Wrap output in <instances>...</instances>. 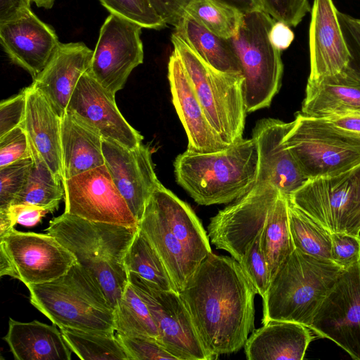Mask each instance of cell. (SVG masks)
I'll list each match as a JSON object with an SVG mask.
<instances>
[{
  "label": "cell",
  "instance_id": "cell-1",
  "mask_svg": "<svg viewBox=\"0 0 360 360\" xmlns=\"http://www.w3.org/2000/svg\"><path fill=\"white\" fill-rule=\"evenodd\" d=\"M179 294L202 344L216 359L244 347L254 330L257 291L236 259L210 253Z\"/></svg>",
  "mask_w": 360,
  "mask_h": 360
},
{
  "label": "cell",
  "instance_id": "cell-2",
  "mask_svg": "<svg viewBox=\"0 0 360 360\" xmlns=\"http://www.w3.org/2000/svg\"><path fill=\"white\" fill-rule=\"evenodd\" d=\"M138 227L90 221L64 212L50 221L46 231L94 276L115 308L129 283L124 257Z\"/></svg>",
  "mask_w": 360,
  "mask_h": 360
},
{
  "label": "cell",
  "instance_id": "cell-3",
  "mask_svg": "<svg viewBox=\"0 0 360 360\" xmlns=\"http://www.w3.org/2000/svg\"><path fill=\"white\" fill-rule=\"evenodd\" d=\"M174 167L176 182L195 202L226 204L243 196L256 184L258 147L252 138L214 153L186 150L176 158Z\"/></svg>",
  "mask_w": 360,
  "mask_h": 360
},
{
  "label": "cell",
  "instance_id": "cell-4",
  "mask_svg": "<svg viewBox=\"0 0 360 360\" xmlns=\"http://www.w3.org/2000/svg\"><path fill=\"white\" fill-rule=\"evenodd\" d=\"M343 269L330 259L294 249L278 269L263 300L262 324L293 321L310 328Z\"/></svg>",
  "mask_w": 360,
  "mask_h": 360
},
{
  "label": "cell",
  "instance_id": "cell-5",
  "mask_svg": "<svg viewBox=\"0 0 360 360\" xmlns=\"http://www.w3.org/2000/svg\"><path fill=\"white\" fill-rule=\"evenodd\" d=\"M27 288L30 303L59 328L115 333L113 307L78 262L53 281Z\"/></svg>",
  "mask_w": 360,
  "mask_h": 360
},
{
  "label": "cell",
  "instance_id": "cell-6",
  "mask_svg": "<svg viewBox=\"0 0 360 360\" xmlns=\"http://www.w3.org/2000/svg\"><path fill=\"white\" fill-rule=\"evenodd\" d=\"M171 40L210 124L227 146L240 141L247 112L243 75L210 66L174 33Z\"/></svg>",
  "mask_w": 360,
  "mask_h": 360
},
{
  "label": "cell",
  "instance_id": "cell-7",
  "mask_svg": "<svg viewBox=\"0 0 360 360\" xmlns=\"http://www.w3.org/2000/svg\"><path fill=\"white\" fill-rule=\"evenodd\" d=\"M275 22L264 10L245 13L237 33L229 39L244 79L247 112L269 107L281 86L283 65L281 51L269 38Z\"/></svg>",
  "mask_w": 360,
  "mask_h": 360
},
{
  "label": "cell",
  "instance_id": "cell-8",
  "mask_svg": "<svg viewBox=\"0 0 360 360\" xmlns=\"http://www.w3.org/2000/svg\"><path fill=\"white\" fill-rule=\"evenodd\" d=\"M284 143L308 179L339 174L360 165V135L322 118L297 112Z\"/></svg>",
  "mask_w": 360,
  "mask_h": 360
},
{
  "label": "cell",
  "instance_id": "cell-9",
  "mask_svg": "<svg viewBox=\"0 0 360 360\" xmlns=\"http://www.w3.org/2000/svg\"><path fill=\"white\" fill-rule=\"evenodd\" d=\"M77 262L75 256L48 233L13 228L0 237V276L18 279L26 286L53 281Z\"/></svg>",
  "mask_w": 360,
  "mask_h": 360
},
{
  "label": "cell",
  "instance_id": "cell-10",
  "mask_svg": "<svg viewBox=\"0 0 360 360\" xmlns=\"http://www.w3.org/2000/svg\"><path fill=\"white\" fill-rule=\"evenodd\" d=\"M280 193L269 184H256L248 193L211 218L207 226L210 242L240 262L262 233Z\"/></svg>",
  "mask_w": 360,
  "mask_h": 360
},
{
  "label": "cell",
  "instance_id": "cell-11",
  "mask_svg": "<svg viewBox=\"0 0 360 360\" xmlns=\"http://www.w3.org/2000/svg\"><path fill=\"white\" fill-rule=\"evenodd\" d=\"M129 281L148 306L158 341L176 360H214L202 344L179 292L164 291L128 272Z\"/></svg>",
  "mask_w": 360,
  "mask_h": 360
},
{
  "label": "cell",
  "instance_id": "cell-12",
  "mask_svg": "<svg viewBox=\"0 0 360 360\" xmlns=\"http://www.w3.org/2000/svg\"><path fill=\"white\" fill-rule=\"evenodd\" d=\"M143 27L110 13L102 25L88 72L115 94L122 89L132 70L143 61Z\"/></svg>",
  "mask_w": 360,
  "mask_h": 360
},
{
  "label": "cell",
  "instance_id": "cell-13",
  "mask_svg": "<svg viewBox=\"0 0 360 360\" xmlns=\"http://www.w3.org/2000/svg\"><path fill=\"white\" fill-rule=\"evenodd\" d=\"M310 329L360 360V262L343 269L316 312Z\"/></svg>",
  "mask_w": 360,
  "mask_h": 360
},
{
  "label": "cell",
  "instance_id": "cell-14",
  "mask_svg": "<svg viewBox=\"0 0 360 360\" xmlns=\"http://www.w3.org/2000/svg\"><path fill=\"white\" fill-rule=\"evenodd\" d=\"M65 212L87 220L138 227L105 165L63 182Z\"/></svg>",
  "mask_w": 360,
  "mask_h": 360
},
{
  "label": "cell",
  "instance_id": "cell-15",
  "mask_svg": "<svg viewBox=\"0 0 360 360\" xmlns=\"http://www.w3.org/2000/svg\"><path fill=\"white\" fill-rule=\"evenodd\" d=\"M103 153L114 184L139 222L149 198L162 185L154 169L151 150L142 143L129 148L103 138Z\"/></svg>",
  "mask_w": 360,
  "mask_h": 360
},
{
  "label": "cell",
  "instance_id": "cell-16",
  "mask_svg": "<svg viewBox=\"0 0 360 360\" xmlns=\"http://www.w3.org/2000/svg\"><path fill=\"white\" fill-rule=\"evenodd\" d=\"M357 168L309 179L288 198L330 233L345 232L347 212L356 188Z\"/></svg>",
  "mask_w": 360,
  "mask_h": 360
},
{
  "label": "cell",
  "instance_id": "cell-17",
  "mask_svg": "<svg viewBox=\"0 0 360 360\" xmlns=\"http://www.w3.org/2000/svg\"><path fill=\"white\" fill-rule=\"evenodd\" d=\"M111 93L89 72L79 79L66 112L97 130L103 138L133 148L142 143L143 136L126 120Z\"/></svg>",
  "mask_w": 360,
  "mask_h": 360
},
{
  "label": "cell",
  "instance_id": "cell-18",
  "mask_svg": "<svg viewBox=\"0 0 360 360\" xmlns=\"http://www.w3.org/2000/svg\"><path fill=\"white\" fill-rule=\"evenodd\" d=\"M1 44L11 60L34 79L60 44L54 29L25 8L18 15L0 22Z\"/></svg>",
  "mask_w": 360,
  "mask_h": 360
},
{
  "label": "cell",
  "instance_id": "cell-19",
  "mask_svg": "<svg viewBox=\"0 0 360 360\" xmlns=\"http://www.w3.org/2000/svg\"><path fill=\"white\" fill-rule=\"evenodd\" d=\"M293 125L294 120L264 118L256 123L252 131L259 152L256 184H269L288 198L308 180L284 143Z\"/></svg>",
  "mask_w": 360,
  "mask_h": 360
},
{
  "label": "cell",
  "instance_id": "cell-20",
  "mask_svg": "<svg viewBox=\"0 0 360 360\" xmlns=\"http://www.w3.org/2000/svg\"><path fill=\"white\" fill-rule=\"evenodd\" d=\"M333 0H314L309 31L310 73L317 80L338 74L348 67L347 48Z\"/></svg>",
  "mask_w": 360,
  "mask_h": 360
},
{
  "label": "cell",
  "instance_id": "cell-21",
  "mask_svg": "<svg viewBox=\"0 0 360 360\" xmlns=\"http://www.w3.org/2000/svg\"><path fill=\"white\" fill-rule=\"evenodd\" d=\"M94 51L83 42L60 43L32 85L63 117L76 85L90 68Z\"/></svg>",
  "mask_w": 360,
  "mask_h": 360
},
{
  "label": "cell",
  "instance_id": "cell-22",
  "mask_svg": "<svg viewBox=\"0 0 360 360\" xmlns=\"http://www.w3.org/2000/svg\"><path fill=\"white\" fill-rule=\"evenodd\" d=\"M172 102L188 137L187 150L209 153L228 148L207 121L183 64L174 51L168 63Z\"/></svg>",
  "mask_w": 360,
  "mask_h": 360
},
{
  "label": "cell",
  "instance_id": "cell-23",
  "mask_svg": "<svg viewBox=\"0 0 360 360\" xmlns=\"http://www.w3.org/2000/svg\"><path fill=\"white\" fill-rule=\"evenodd\" d=\"M301 323L271 320L254 329L247 339L248 360H302L314 336Z\"/></svg>",
  "mask_w": 360,
  "mask_h": 360
},
{
  "label": "cell",
  "instance_id": "cell-24",
  "mask_svg": "<svg viewBox=\"0 0 360 360\" xmlns=\"http://www.w3.org/2000/svg\"><path fill=\"white\" fill-rule=\"evenodd\" d=\"M146 205L156 214L199 264L212 252L208 235L193 210L162 184L153 193Z\"/></svg>",
  "mask_w": 360,
  "mask_h": 360
},
{
  "label": "cell",
  "instance_id": "cell-25",
  "mask_svg": "<svg viewBox=\"0 0 360 360\" xmlns=\"http://www.w3.org/2000/svg\"><path fill=\"white\" fill-rule=\"evenodd\" d=\"M300 112L313 118L360 113V80L347 68L334 75L308 79Z\"/></svg>",
  "mask_w": 360,
  "mask_h": 360
},
{
  "label": "cell",
  "instance_id": "cell-26",
  "mask_svg": "<svg viewBox=\"0 0 360 360\" xmlns=\"http://www.w3.org/2000/svg\"><path fill=\"white\" fill-rule=\"evenodd\" d=\"M26 111L21 126L51 172L63 181L60 117L32 84L25 89Z\"/></svg>",
  "mask_w": 360,
  "mask_h": 360
},
{
  "label": "cell",
  "instance_id": "cell-27",
  "mask_svg": "<svg viewBox=\"0 0 360 360\" xmlns=\"http://www.w3.org/2000/svg\"><path fill=\"white\" fill-rule=\"evenodd\" d=\"M3 340L15 360H70L72 350L60 330L37 320L21 322L9 318Z\"/></svg>",
  "mask_w": 360,
  "mask_h": 360
},
{
  "label": "cell",
  "instance_id": "cell-28",
  "mask_svg": "<svg viewBox=\"0 0 360 360\" xmlns=\"http://www.w3.org/2000/svg\"><path fill=\"white\" fill-rule=\"evenodd\" d=\"M63 182L105 165L103 136L79 117L67 112L61 122Z\"/></svg>",
  "mask_w": 360,
  "mask_h": 360
},
{
  "label": "cell",
  "instance_id": "cell-29",
  "mask_svg": "<svg viewBox=\"0 0 360 360\" xmlns=\"http://www.w3.org/2000/svg\"><path fill=\"white\" fill-rule=\"evenodd\" d=\"M174 27L173 33L210 66L223 72L242 74L229 39L214 34L187 14Z\"/></svg>",
  "mask_w": 360,
  "mask_h": 360
},
{
  "label": "cell",
  "instance_id": "cell-30",
  "mask_svg": "<svg viewBox=\"0 0 360 360\" xmlns=\"http://www.w3.org/2000/svg\"><path fill=\"white\" fill-rule=\"evenodd\" d=\"M261 248L266 259L270 282L294 250L288 222V199L280 193L269 214L261 236Z\"/></svg>",
  "mask_w": 360,
  "mask_h": 360
},
{
  "label": "cell",
  "instance_id": "cell-31",
  "mask_svg": "<svg viewBox=\"0 0 360 360\" xmlns=\"http://www.w3.org/2000/svg\"><path fill=\"white\" fill-rule=\"evenodd\" d=\"M30 146L32 166L25 186L11 205H34L48 208L53 212L65 196L63 181L51 172L30 142Z\"/></svg>",
  "mask_w": 360,
  "mask_h": 360
},
{
  "label": "cell",
  "instance_id": "cell-32",
  "mask_svg": "<svg viewBox=\"0 0 360 360\" xmlns=\"http://www.w3.org/2000/svg\"><path fill=\"white\" fill-rule=\"evenodd\" d=\"M127 272L134 273L164 291H177L159 255L138 227L124 257Z\"/></svg>",
  "mask_w": 360,
  "mask_h": 360
},
{
  "label": "cell",
  "instance_id": "cell-33",
  "mask_svg": "<svg viewBox=\"0 0 360 360\" xmlns=\"http://www.w3.org/2000/svg\"><path fill=\"white\" fill-rule=\"evenodd\" d=\"M114 327L121 335L158 338V328L148 306L129 281L114 308Z\"/></svg>",
  "mask_w": 360,
  "mask_h": 360
},
{
  "label": "cell",
  "instance_id": "cell-34",
  "mask_svg": "<svg viewBox=\"0 0 360 360\" xmlns=\"http://www.w3.org/2000/svg\"><path fill=\"white\" fill-rule=\"evenodd\" d=\"M68 345L82 360H129L115 333L60 328Z\"/></svg>",
  "mask_w": 360,
  "mask_h": 360
},
{
  "label": "cell",
  "instance_id": "cell-35",
  "mask_svg": "<svg viewBox=\"0 0 360 360\" xmlns=\"http://www.w3.org/2000/svg\"><path fill=\"white\" fill-rule=\"evenodd\" d=\"M288 222L295 249L313 257L331 260V233L289 200Z\"/></svg>",
  "mask_w": 360,
  "mask_h": 360
},
{
  "label": "cell",
  "instance_id": "cell-36",
  "mask_svg": "<svg viewBox=\"0 0 360 360\" xmlns=\"http://www.w3.org/2000/svg\"><path fill=\"white\" fill-rule=\"evenodd\" d=\"M186 14L210 32L226 39L237 33L243 15L214 0H194L188 6Z\"/></svg>",
  "mask_w": 360,
  "mask_h": 360
},
{
  "label": "cell",
  "instance_id": "cell-37",
  "mask_svg": "<svg viewBox=\"0 0 360 360\" xmlns=\"http://www.w3.org/2000/svg\"><path fill=\"white\" fill-rule=\"evenodd\" d=\"M112 14L139 24L143 28L160 30L167 25L157 15L148 0H99Z\"/></svg>",
  "mask_w": 360,
  "mask_h": 360
},
{
  "label": "cell",
  "instance_id": "cell-38",
  "mask_svg": "<svg viewBox=\"0 0 360 360\" xmlns=\"http://www.w3.org/2000/svg\"><path fill=\"white\" fill-rule=\"evenodd\" d=\"M32 163L30 156L0 167V208L11 205L25 186Z\"/></svg>",
  "mask_w": 360,
  "mask_h": 360
},
{
  "label": "cell",
  "instance_id": "cell-39",
  "mask_svg": "<svg viewBox=\"0 0 360 360\" xmlns=\"http://www.w3.org/2000/svg\"><path fill=\"white\" fill-rule=\"evenodd\" d=\"M262 233L254 240L239 263L256 288L257 294L263 299L269 289L270 278L261 248Z\"/></svg>",
  "mask_w": 360,
  "mask_h": 360
},
{
  "label": "cell",
  "instance_id": "cell-40",
  "mask_svg": "<svg viewBox=\"0 0 360 360\" xmlns=\"http://www.w3.org/2000/svg\"><path fill=\"white\" fill-rule=\"evenodd\" d=\"M117 337L129 356V360H176L152 337H129L117 334Z\"/></svg>",
  "mask_w": 360,
  "mask_h": 360
},
{
  "label": "cell",
  "instance_id": "cell-41",
  "mask_svg": "<svg viewBox=\"0 0 360 360\" xmlns=\"http://www.w3.org/2000/svg\"><path fill=\"white\" fill-rule=\"evenodd\" d=\"M263 10L276 21L296 27L311 11L309 0H260Z\"/></svg>",
  "mask_w": 360,
  "mask_h": 360
},
{
  "label": "cell",
  "instance_id": "cell-42",
  "mask_svg": "<svg viewBox=\"0 0 360 360\" xmlns=\"http://www.w3.org/2000/svg\"><path fill=\"white\" fill-rule=\"evenodd\" d=\"M30 156L28 136L21 125L0 136V167Z\"/></svg>",
  "mask_w": 360,
  "mask_h": 360
},
{
  "label": "cell",
  "instance_id": "cell-43",
  "mask_svg": "<svg viewBox=\"0 0 360 360\" xmlns=\"http://www.w3.org/2000/svg\"><path fill=\"white\" fill-rule=\"evenodd\" d=\"M331 260L343 269L360 262V235L331 233Z\"/></svg>",
  "mask_w": 360,
  "mask_h": 360
},
{
  "label": "cell",
  "instance_id": "cell-44",
  "mask_svg": "<svg viewBox=\"0 0 360 360\" xmlns=\"http://www.w3.org/2000/svg\"><path fill=\"white\" fill-rule=\"evenodd\" d=\"M338 18L350 53L347 70L360 80V24L358 19L338 11Z\"/></svg>",
  "mask_w": 360,
  "mask_h": 360
},
{
  "label": "cell",
  "instance_id": "cell-45",
  "mask_svg": "<svg viewBox=\"0 0 360 360\" xmlns=\"http://www.w3.org/2000/svg\"><path fill=\"white\" fill-rule=\"evenodd\" d=\"M26 91L4 100L0 103V136L22 124L26 111Z\"/></svg>",
  "mask_w": 360,
  "mask_h": 360
},
{
  "label": "cell",
  "instance_id": "cell-46",
  "mask_svg": "<svg viewBox=\"0 0 360 360\" xmlns=\"http://www.w3.org/2000/svg\"><path fill=\"white\" fill-rule=\"evenodd\" d=\"M157 15L166 25L176 27L194 0H148Z\"/></svg>",
  "mask_w": 360,
  "mask_h": 360
},
{
  "label": "cell",
  "instance_id": "cell-47",
  "mask_svg": "<svg viewBox=\"0 0 360 360\" xmlns=\"http://www.w3.org/2000/svg\"><path fill=\"white\" fill-rule=\"evenodd\" d=\"M8 209L15 224L29 227L37 225L43 217L51 212L48 208L30 204H13Z\"/></svg>",
  "mask_w": 360,
  "mask_h": 360
},
{
  "label": "cell",
  "instance_id": "cell-48",
  "mask_svg": "<svg viewBox=\"0 0 360 360\" xmlns=\"http://www.w3.org/2000/svg\"><path fill=\"white\" fill-rule=\"evenodd\" d=\"M356 188L347 212L345 232L351 234H360V165L358 166Z\"/></svg>",
  "mask_w": 360,
  "mask_h": 360
},
{
  "label": "cell",
  "instance_id": "cell-49",
  "mask_svg": "<svg viewBox=\"0 0 360 360\" xmlns=\"http://www.w3.org/2000/svg\"><path fill=\"white\" fill-rule=\"evenodd\" d=\"M290 27L282 22L276 21L271 29L270 40L281 51L288 48L294 39V33Z\"/></svg>",
  "mask_w": 360,
  "mask_h": 360
},
{
  "label": "cell",
  "instance_id": "cell-50",
  "mask_svg": "<svg viewBox=\"0 0 360 360\" xmlns=\"http://www.w3.org/2000/svg\"><path fill=\"white\" fill-rule=\"evenodd\" d=\"M322 119L342 129L360 135V113H350Z\"/></svg>",
  "mask_w": 360,
  "mask_h": 360
},
{
  "label": "cell",
  "instance_id": "cell-51",
  "mask_svg": "<svg viewBox=\"0 0 360 360\" xmlns=\"http://www.w3.org/2000/svg\"><path fill=\"white\" fill-rule=\"evenodd\" d=\"M29 0H0V22L15 17L22 10L30 6Z\"/></svg>",
  "mask_w": 360,
  "mask_h": 360
},
{
  "label": "cell",
  "instance_id": "cell-52",
  "mask_svg": "<svg viewBox=\"0 0 360 360\" xmlns=\"http://www.w3.org/2000/svg\"><path fill=\"white\" fill-rule=\"evenodd\" d=\"M245 14L263 10L260 0H214Z\"/></svg>",
  "mask_w": 360,
  "mask_h": 360
},
{
  "label": "cell",
  "instance_id": "cell-53",
  "mask_svg": "<svg viewBox=\"0 0 360 360\" xmlns=\"http://www.w3.org/2000/svg\"><path fill=\"white\" fill-rule=\"evenodd\" d=\"M15 224L8 207L0 208V237L14 228Z\"/></svg>",
  "mask_w": 360,
  "mask_h": 360
},
{
  "label": "cell",
  "instance_id": "cell-54",
  "mask_svg": "<svg viewBox=\"0 0 360 360\" xmlns=\"http://www.w3.org/2000/svg\"><path fill=\"white\" fill-rule=\"evenodd\" d=\"M358 21H359V24H360V19H358Z\"/></svg>",
  "mask_w": 360,
  "mask_h": 360
}]
</instances>
